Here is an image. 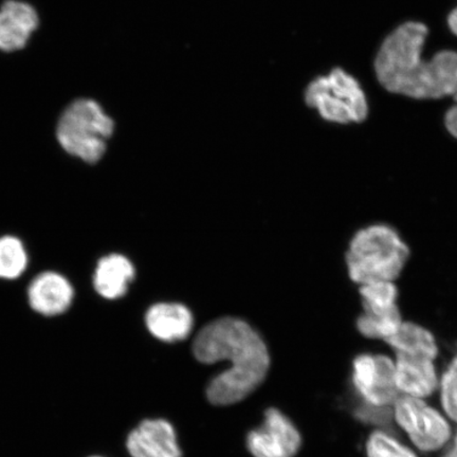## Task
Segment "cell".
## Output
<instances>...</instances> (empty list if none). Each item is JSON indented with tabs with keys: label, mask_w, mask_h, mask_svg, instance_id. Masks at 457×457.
Here are the masks:
<instances>
[{
	"label": "cell",
	"mask_w": 457,
	"mask_h": 457,
	"mask_svg": "<svg viewBox=\"0 0 457 457\" xmlns=\"http://www.w3.org/2000/svg\"><path fill=\"white\" fill-rule=\"evenodd\" d=\"M199 362H231V367L210 382L207 396L215 405L241 402L260 386L270 370L265 342L248 323L237 318H221L199 331L193 343Z\"/></svg>",
	"instance_id": "6da1fadb"
},
{
	"label": "cell",
	"mask_w": 457,
	"mask_h": 457,
	"mask_svg": "<svg viewBox=\"0 0 457 457\" xmlns=\"http://www.w3.org/2000/svg\"><path fill=\"white\" fill-rule=\"evenodd\" d=\"M428 29L405 22L381 46L375 61L377 78L394 94L414 99H441L457 91V54L443 51L430 62L421 61Z\"/></svg>",
	"instance_id": "7a4b0ae2"
},
{
	"label": "cell",
	"mask_w": 457,
	"mask_h": 457,
	"mask_svg": "<svg viewBox=\"0 0 457 457\" xmlns=\"http://www.w3.org/2000/svg\"><path fill=\"white\" fill-rule=\"evenodd\" d=\"M410 248L395 228L371 224L360 228L346 253L348 276L359 286L395 282L409 261Z\"/></svg>",
	"instance_id": "3957f363"
},
{
	"label": "cell",
	"mask_w": 457,
	"mask_h": 457,
	"mask_svg": "<svg viewBox=\"0 0 457 457\" xmlns=\"http://www.w3.org/2000/svg\"><path fill=\"white\" fill-rule=\"evenodd\" d=\"M112 119L94 100L79 99L62 112L56 136L67 153L86 162L96 163L104 155L113 133Z\"/></svg>",
	"instance_id": "277c9868"
},
{
	"label": "cell",
	"mask_w": 457,
	"mask_h": 457,
	"mask_svg": "<svg viewBox=\"0 0 457 457\" xmlns=\"http://www.w3.org/2000/svg\"><path fill=\"white\" fill-rule=\"evenodd\" d=\"M306 104L316 108L328 121L348 124L363 122L369 106L355 79L336 68L328 77H320L305 91Z\"/></svg>",
	"instance_id": "5b68a950"
},
{
	"label": "cell",
	"mask_w": 457,
	"mask_h": 457,
	"mask_svg": "<svg viewBox=\"0 0 457 457\" xmlns=\"http://www.w3.org/2000/svg\"><path fill=\"white\" fill-rule=\"evenodd\" d=\"M398 425L409 434L417 448L432 453L444 447L451 436V428L444 417L420 398L405 395L395 403Z\"/></svg>",
	"instance_id": "8992f818"
},
{
	"label": "cell",
	"mask_w": 457,
	"mask_h": 457,
	"mask_svg": "<svg viewBox=\"0 0 457 457\" xmlns=\"http://www.w3.org/2000/svg\"><path fill=\"white\" fill-rule=\"evenodd\" d=\"M353 381L371 407H390L399 398L395 364L386 356H358L353 360Z\"/></svg>",
	"instance_id": "52a82bcc"
},
{
	"label": "cell",
	"mask_w": 457,
	"mask_h": 457,
	"mask_svg": "<svg viewBox=\"0 0 457 457\" xmlns=\"http://www.w3.org/2000/svg\"><path fill=\"white\" fill-rule=\"evenodd\" d=\"M301 436L287 417L268 409L265 421L247 436V447L254 457H294L301 447Z\"/></svg>",
	"instance_id": "ba28073f"
},
{
	"label": "cell",
	"mask_w": 457,
	"mask_h": 457,
	"mask_svg": "<svg viewBox=\"0 0 457 457\" xmlns=\"http://www.w3.org/2000/svg\"><path fill=\"white\" fill-rule=\"evenodd\" d=\"M129 453L133 457H181L173 426L163 420H147L131 431Z\"/></svg>",
	"instance_id": "9c48e42d"
},
{
	"label": "cell",
	"mask_w": 457,
	"mask_h": 457,
	"mask_svg": "<svg viewBox=\"0 0 457 457\" xmlns=\"http://www.w3.org/2000/svg\"><path fill=\"white\" fill-rule=\"evenodd\" d=\"M37 26L38 15L32 5L8 0L0 9V50L24 48Z\"/></svg>",
	"instance_id": "30bf717a"
},
{
	"label": "cell",
	"mask_w": 457,
	"mask_h": 457,
	"mask_svg": "<svg viewBox=\"0 0 457 457\" xmlns=\"http://www.w3.org/2000/svg\"><path fill=\"white\" fill-rule=\"evenodd\" d=\"M396 382L399 391L424 398L436 390L437 376L431 358L396 353Z\"/></svg>",
	"instance_id": "8fae6325"
},
{
	"label": "cell",
	"mask_w": 457,
	"mask_h": 457,
	"mask_svg": "<svg viewBox=\"0 0 457 457\" xmlns=\"http://www.w3.org/2000/svg\"><path fill=\"white\" fill-rule=\"evenodd\" d=\"M34 311L45 316H55L68 310L73 299L72 286L55 272H45L33 279L28 291Z\"/></svg>",
	"instance_id": "7c38bea8"
},
{
	"label": "cell",
	"mask_w": 457,
	"mask_h": 457,
	"mask_svg": "<svg viewBox=\"0 0 457 457\" xmlns=\"http://www.w3.org/2000/svg\"><path fill=\"white\" fill-rule=\"evenodd\" d=\"M146 327L153 336L164 342L187 338L193 328L192 312L177 303H160L148 310Z\"/></svg>",
	"instance_id": "4fadbf2b"
},
{
	"label": "cell",
	"mask_w": 457,
	"mask_h": 457,
	"mask_svg": "<svg viewBox=\"0 0 457 457\" xmlns=\"http://www.w3.org/2000/svg\"><path fill=\"white\" fill-rule=\"evenodd\" d=\"M135 278V268L127 257L112 254L103 257L96 267L95 288L103 298L114 300L128 293L129 285Z\"/></svg>",
	"instance_id": "5bb4252c"
},
{
	"label": "cell",
	"mask_w": 457,
	"mask_h": 457,
	"mask_svg": "<svg viewBox=\"0 0 457 457\" xmlns=\"http://www.w3.org/2000/svg\"><path fill=\"white\" fill-rule=\"evenodd\" d=\"M386 342L396 353L426 356L431 359H436L438 353L436 340L431 331L413 322H403L396 333Z\"/></svg>",
	"instance_id": "9a60e30c"
},
{
	"label": "cell",
	"mask_w": 457,
	"mask_h": 457,
	"mask_svg": "<svg viewBox=\"0 0 457 457\" xmlns=\"http://www.w3.org/2000/svg\"><path fill=\"white\" fill-rule=\"evenodd\" d=\"M363 312H386L398 307V288L394 281H376L360 286Z\"/></svg>",
	"instance_id": "2e32d148"
},
{
	"label": "cell",
	"mask_w": 457,
	"mask_h": 457,
	"mask_svg": "<svg viewBox=\"0 0 457 457\" xmlns=\"http://www.w3.org/2000/svg\"><path fill=\"white\" fill-rule=\"evenodd\" d=\"M403 322L402 313L396 307L386 312H363L357 320V328L367 338L386 341L396 333Z\"/></svg>",
	"instance_id": "e0dca14e"
},
{
	"label": "cell",
	"mask_w": 457,
	"mask_h": 457,
	"mask_svg": "<svg viewBox=\"0 0 457 457\" xmlns=\"http://www.w3.org/2000/svg\"><path fill=\"white\" fill-rule=\"evenodd\" d=\"M27 267V253L20 239L0 238V278H16Z\"/></svg>",
	"instance_id": "ac0fdd59"
},
{
	"label": "cell",
	"mask_w": 457,
	"mask_h": 457,
	"mask_svg": "<svg viewBox=\"0 0 457 457\" xmlns=\"http://www.w3.org/2000/svg\"><path fill=\"white\" fill-rule=\"evenodd\" d=\"M367 453L369 457H417L412 451L384 432L371 434Z\"/></svg>",
	"instance_id": "d6986e66"
},
{
	"label": "cell",
	"mask_w": 457,
	"mask_h": 457,
	"mask_svg": "<svg viewBox=\"0 0 457 457\" xmlns=\"http://www.w3.org/2000/svg\"><path fill=\"white\" fill-rule=\"evenodd\" d=\"M442 403L445 413L457 422V355L443 376Z\"/></svg>",
	"instance_id": "ffe728a7"
},
{
	"label": "cell",
	"mask_w": 457,
	"mask_h": 457,
	"mask_svg": "<svg viewBox=\"0 0 457 457\" xmlns=\"http://www.w3.org/2000/svg\"><path fill=\"white\" fill-rule=\"evenodd\" d=\"M445 128L457 139V105L450 108L445 118Z\"/></svg>",
	"instance_id": "44dd1931"
},
{
	"label": "cell",
	"mask_w": 457,
	"mask_h": 457,
	"mask_svg": "<svg viewBox=\"0 0 457 457\" xmlns=\"http://www.w3.org/2000/svg\"><path fill=\"white\" fill-rule=\"evenodd\" d=\"M448 22L451 31L457 36V8L449 15Z\"/></svg>",
	"instance_id": "7402d4cb"
},
{
	"label": "cell",
	"mask_w": 457,
	"mask_h": 457,
	"mask_svg": "<svg viewBox=\"0 0 457 457\" xmlns=\"http://www.w3.org/2000/svg\"><path fill=\"white\" fill-rule=\"evenodd\" d=\"M443 457H457V453H454L453 449L449 451L447 454H445Z\"/></svg>",
	"instance_id": "603a6c76"
},
{
	"label": "cell",
	"mask_w": 457,
	"mask_h": 457,
	"mask_svg": "<svg viewBox=\"0 0 457 457\" xmlns=\"http://www.w3.org/2000/svg\"><path fill=\"white\" fill-rule=\"evenodd\" d=\"M453 450L454 451V453H457V434H456V436H455L454 447L453 448Z\"/></svg>",
	"instance_id": "cb8c5ba5"
},
{
	"label": "cell",
	"mask_w": 457,
	"mask_h": 457,
	"mask_svg": "<svg viewBox=\"0 0 457 457\" xmlns=\"http://www.w3.org/2000/svg\"><path fill=\"white\" fill-rule=\"evenodd\" d=\"M453 96H454V100L457 102V91Z\"/></svg>",
	"instance_id": "d4e9b609"
}]
</instances>
